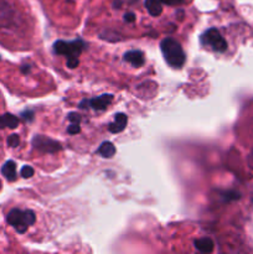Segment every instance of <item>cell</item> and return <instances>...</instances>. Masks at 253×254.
<instances>
[{"label": "cell", "instance_id": "cell-23", "mask_svg": "<svg viewBox=\"0 0 253 254\" xmlns=\"http://www.w3.org/2000/svg\"><path fill=\"white\" fill-rule=\"evenodd\" d=\"M160 1L166 5H178V4H181V2H184V0H160Z\"/></svg>", "mask_w": 253, "mask_h": 254}, {"label": "cell", "instance_id": "cell-14", "mask_svg": "<svg viewBox=\"0 0 253 254\" xmlns=\"http://www.w3.org/2000/svg\"><path fill=\"white\" fill-rule=\"evenodd\" d=\"M97 153L103 158H112L116 154V146L111 143V141H104L102 145L97 149Z\"/></svg>", "mask_w": 253, "mask_h": 254}, {"label": "cell", "instance_id": "cell-1", "mask_svg": "<svg viewBox=\"0 0 253 254\" xmlns=\"http://www.w3.org/2000/svg\"><path fill=\"white\" fill-rule=\"evenodd\" d=\"M160 49L169 66L176 67V68H181L184 66L186 61L185 52L176 40L166 37L160 42Z\"/></svg>", "mask_w": 253, "mask_h": 254}, {"label": "cell", "instance_id": "cell-7", "mask_svg": "<svg viewBox=\"0 0 253 254\" xmlns=\"http://www.w3.org/2000/svg\"><path fill=\"white\" fill-rule=\"evenodd\" d=\"M123 59L124 61L133 64L134 67H140L145 64V57H144V54L141 51H139V50H131V51L126 52Z\"/></svg>", "mask_w": 253, "mask_h": 254}, {"label": "cell", "instance_id": "cell-12", "mask_svg": "<svg viewBox=\"0 0 253 254\" xmlns=\"http://www.w3.org/2000/svg\"><path fill=\"white\" fill-rule=\"evenodd\" d=\"M11 22V15H10L9 5L5 0H0V26H6Z\"/></svg>", "mask_w": 253, "mask_h": 254}, {"label": "cell", "instance_id": "cell-17", "mask_svg": "<svg viewBox=\"0 0 253 254\" xmlns=\"http://www.w3.org/2000/svg\"><path fill=\"white\" fill-rule=\"evenodd\" d=\"M223 197L226 198V202H228V201H233L240 198V193L236 192V191H226V192H223Z\"/></svg>", "mask_w": 253, "mask_h": 254}, {"label": "cell", "instance_id": "cell-2", "mask_svg": "<svg viewBox=\"0 0 253 254\" xmlns=\"http://www.w3.org/2000/svg\"><path fill=\"white\" fill-rule=\"evenodd\" d=\"M6 221L11 227L16 230V232L25 233L27 228L31 225H34L36 221V216L35 212L31 210L21 211L19 208H12L6 216Z\"/></svg>", "mask_w": 253, "mask_h": 254}, {"label": "cell", "instance_id": "cell-13", "mask_svg": "<svg viewBox=\"0 0 253 254\" xmlns=\"http://www.w3.org/2000/svg\"><path fill=\"white\" fill-rule=\"evenodd\" d=\"M145 7L151 16H159L163 12V2L160 0H145Z\"/></svg>", "mask_w": 253, "mask_h": 254}, {"label": "cell", "instance_id": "cell-21", "mask_svg": "<svg viewBox=\"0 0 253 254\" xmlns=\"http://www.w3.org/2000/svg\"><path fill=\"white\" fill-rule=\"evenodd\" d=\"M78 64V59H67V67H68V68H76Z\"/></svg>", "mask_w": 253, "mask_h": 254}, {"label": "cell", "instance_id": "cell-4", "mask_svg": "<svg viewBox=\"0 0 253 254\" xmlns=\"http://www.w3.org/2000/svg\"><path fill=\"white\" fill-rule=\"evenodd\" d=\"M200 40L201 44L205 45V46H210L216 52H225L227 50V42L223 39L222 35L220 34V31L215 29V27L206 30L201 35Z\"/></svg>", "mask_w": 253, "mask_h": 254}, {"label": "cell", "instance_id": "cell-11", "mask_svg": "<svg viewBox=\"0 0 253 254\" xmlns=\"http://www.w3.org/2000/svg\"><path fill=\"white\" fill-rule=\"evenodd\" d=\"M193 246H195L196 250L202 253H211L213 251V241L208 237L196 240L193 242Z\"/></svg>", "mask_w": 253, "mask_h": 254}, {"label": "cell", "instance_id": "cell-22", "mask_svg": "<svg viewBox=\"0 0 253 254\" xmlns=\"http://www.w3.org/2000/svg\"><path fill=\"white\" fill-rule=\"evenodd\" d=\"M124 21H126V22L135 21V15H134V12H126V14L124 15Z\"/></svg>", "mask_w": 253, "mask_h": 254}, {"label": "cell", "instance_id": "cell-6", "mask_svg": "<svg viewBox=\"0 0 253 254\" xmlns=\"http://www.w3.org/2000/svg\"><path fill=\"white\" fill-rule=\"evenodd\" d=\"M113 101V94H102L91 99H83L79 102L78 107L82 109H93V111H106L107 107Z\"/></svg>", "mask_w": 253, "mask_h": 254}, {"label": "cell", "instance_id": "cell-16", "mask_svg": "<svg viewBox=\"0 0 253 254\" xmlns=\"http://www.w3.org/2000/svg\"><path fill=\"white\" fill-rule=\"evenodd\" d=\"M20 144V136L17 134H11V135L7 138V145L11 146V148H16Z\"/></svg>", "mask_w": 253, "mask_h": 254}, {"label": "cell", "instance_id": "cell-15", "mask_svg": "<svg viewBox=\"0 0 253 254\" xmlns=\"http://www.w3.org/2000/svg\"><path fill=\"white\" fill-rule=\"evenodd\" d=\"M20 174H21V176L24 179H30V178H32V175H34V169L29 165H25V166H22Z\"/></svg>", "mask_w": 253, "mask_h": 254}, {"label": "cell", "instance_id": "cell-9", "mask_svg": "<svg viewBox=\"0 0 253 254\" xmlns=\"http://www.w3.org/2000/svg\"><path fill=\"white\" fill-rule=\"evenodd\" d=\"M1 174L7 181L16 180V164L12 160H7L6 163L2 165Z\"/></svg>", "mask_w": 253, "mask_h": 254}, {"label": "cell", "instance_id": "cell-20", "mask_svg": "<svg viewBox=\"0 0 253 254\" xmlns=\"http://www.w3.org/2000/svg\"><path fill=\"white\" fill-rule=\"evenodd\" d=\"M21 118L26 122H31L34 119V112L27 109V111H24L21 113Z\"/></svg>", "mask_w": 253, "mask_h": 254}, {"label": "cell", "instance_id": "cell-8", "mask_svg": "<svg viewBox=\"0 0 253 254\" xmlns=\"http://www.w3.org/2000/svg\"><path fill=\"white\" fill-rule=\"evenodd\" d=\"M126 123H128V117L124 113H117L114 116V122L109 124L108 130L111 133H121L126 129Z\"/></svg>", "mask_w": 253, "mask_h": 254}, {"label": "cell", "instance_id": "cell-24", "mask_svg": "<svg viewBox=\"0 0 253 254\" xmlns=\"http://www.w3.org/2000/svg\"><path fill=\"white\" fill-rule=\"evenodd\" d=\"M21 72L22 73H25V74H27L30 72V66L29 64H24V66L21 67Z\"/></svg>", "mask_w": 253, "mask_h": 254}, {"label": "cell", "instance_id": "cell-3", "mask_svg": "<svg viewBox=\"0 0 253 254\" xmlns=\"http://www.w3.org/2000/svg\"><path fill=\"white\" fill-rule=\"evenodd\" d=\"M86 47L83 40L77 39L73 41H64V40H59L54 44L55 54L67 56V59H78L79 55Z\"/></svg>", "mask_w": 253, "mask_h": 254}, {"label": "cell", "instance_id": "cell-10", "mask_svg": "<svg viewBox=\"0 0 253 254\" xmlns=\"http://www.w3.org/2000/svg\"><path fill=\"white\" fill-rule=\"evenodd\" d=\"M19 126V118L14 114H2L0 116V128L4 129V128H10V129H15L17 128Z\"/></svg>", "mask_w": 253, "mask_h": 254}, {"label": "cell", "instance_id": "cell-18", "mask_svg": "<svg viewBox=\"0 0 253 254\" xmlns=\"http://www.w3.org/2000/svg\"><path fill=\"white\" fill-rule=\"evenodd\" d=\"M79 131H81V127L77 123H71V126H68V128H67V133L71 134V135L78 134Z\"/></svg>", "mask_w": 253, "mask_h": 254}, {"label": "cell", "instance_id": "cell-19", "mask_svg": "<svg viewBox=\"0 0 253 254\" xmlns=\"http://www.w3.org/2000/svg\"><path fill=\"white\" fill-rule=\"evenodd\" d=\"M68 121L71 122V123H77L79 124L82 121V117L79 116L78 113H74V112H72V113L68 114Z\"/></svg>", "mask_w": 253, "mask_h": 254}, {"label": "cell", "instance_id": "cell-5", "mask_svg": "<svg viewBox=\"0 0 253 254\" xmlns=\"http://www.w3.org/2000/svg\"><path fill=\"white\" fill-rule=\"evenodd\" d=\"M32 146L37 151L44 154H54L62 149L61 144L59 141L54 140L51 138H47L45 135H35L32 138Z\"/></svg>", "mask_w": 253, "mask_h": 254}]
</instances>
